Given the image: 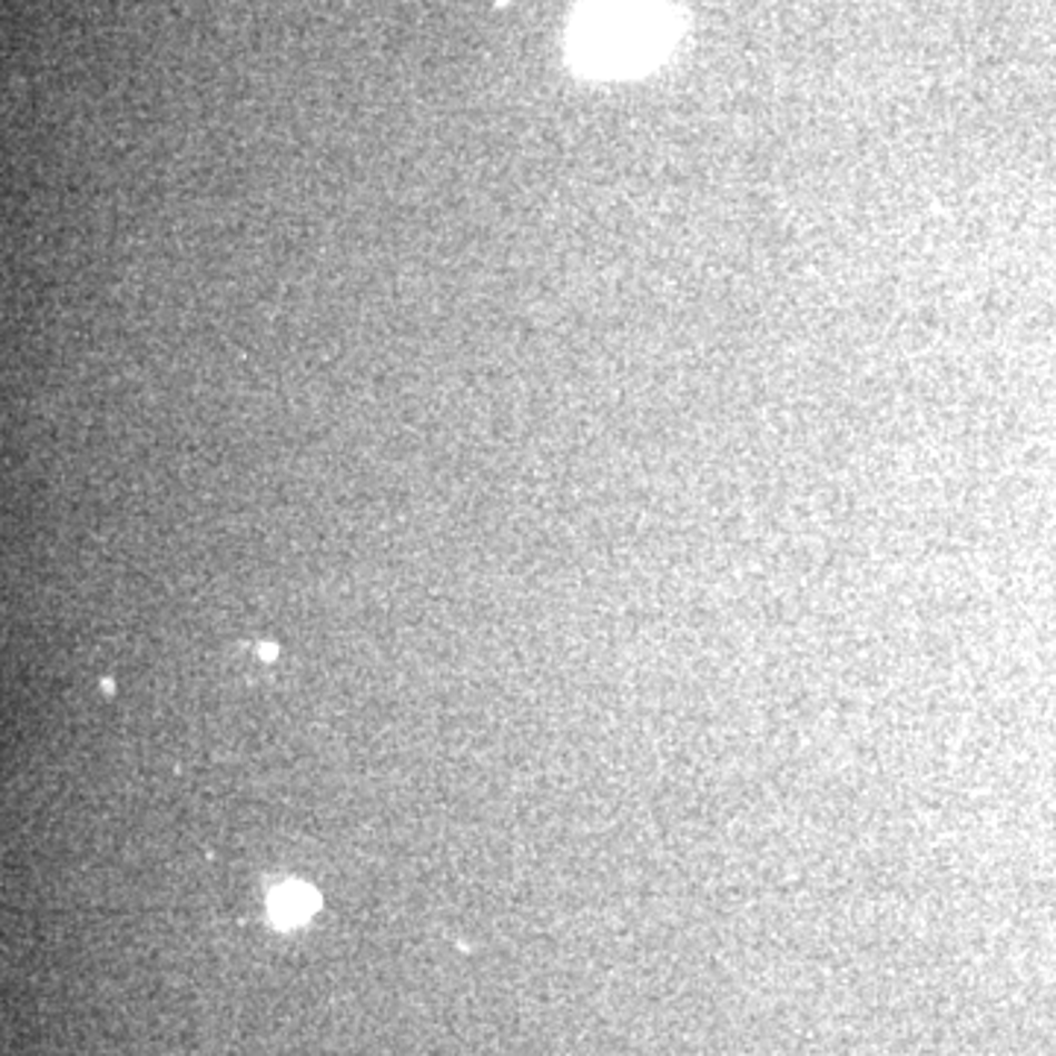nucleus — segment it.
I'll return each instance as SVG.
<instances>
[{"mask_svg": "<svg viewBox=\"0 0 1056 1056\" xmlns=\"http://www.w3.org/2000/svg\"><path fill=\"white\" fill-rule=\"evenodd\" d=\"M658 32L649 0H599L581 30V45L602 65L643 57Z\"/></svg>", "mask_w": 1056, "mask_h": 1056, "instance_id": "nucleus-1", "label": "nucleus"}, {"mask_svg": "<svg viewBox=\"0 0 1056 1056\" xmlns=\"http://www.w3.org/2000/svg\"><path fill=\"white\" fill-rule=\"evenodd\" d=\"M317 907V896L315 889L299 887V884H285L274 892L270 898V912H274L276 925H283V928H290V925H299L303 919H308Z\"/></svg>", "mask_w": 1056, "mask_h": 1056, "instance_id": "nucleus-2", "label": "nucleus"}]
</instances>
